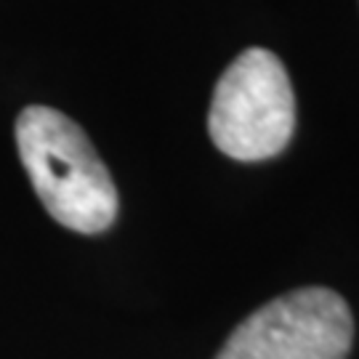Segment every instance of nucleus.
<instances>
[{
    "label": "nucleus",
    "instance_id": "1",
    "mask_svg": "<svg viewBox=\"0 0 359 359\" xmlns=\"http://www.w3.org/2000/svg\"><path fill=\"white\" fill-rule=\"evenodd\" d=\"M16 149L53 221L80 234H99L115 224V181L75 120L32 104L16 117Z\"/></svg>",
    "mask_w": 359,
    "mask_h": 359
},
{
    "label": "nucleus",
    "instance_id": "2",
    "mask_svg": "<svg viewBox=\"0 0 359 359\" xmlns=\"http://www.w3.org/2000/svg\"><path fill=\"white\" fill-rule=\"evenodd\" d=\"M210 139L231 160L261 163L277 157L295 130V93L283 62L266 48L243 51L218 77Z\"/></svg>",
    "mask_w": 359,
    "mask_h": 359
},
{
    "label": "nucleus",
    "instance_id": "3",
    "mask_svg": "<svg viewBox=\"0 0 359 359\" xmlns=\"http://www.w3.org/2000/svg\"><path fill=\"white\" fill-rule=\"evenodd\" d=\"M351 335L354 322L341 295L301 287L240 322L216 359H346Z\"/></svg>",
    "mask_w": 359,
    "mask_h": 359
}]
</instances>
